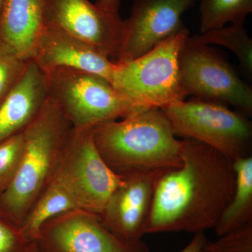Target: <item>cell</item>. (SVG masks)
Listing matches in <instances>:
<instances>
[{"mask_svg":"<svg viewBox=\"0 0 252 252\" xmlns=\"http://www.w3.org/2000/svg\"><path fill=\"white\" fill-rule=\"evenodd\" d=\"M161 109L175 135L207 144L233 161L251 156L252 124L243 113L195 97Z\"/></svg>","mask_w":252,"mask_h":252,"instance_id":"6","label":"cell"},{"mask_svg":"<svg viewBox=\"0 0 252 252\" xmlns=\"http://www.w3.org/2000/svg\"><path fill=\"white\" fill-rule=\"evenodd\" d=\"M180 80L188 95L231 105L252 115V89L229 63L198 36L187 38L181 49Z\"/></svg>","mask_w":252,"mask_h":252,"instance_id":"8","label":"cell"},{"mask_svg":"<svg viewBox=\"0 0 252 252\" xmlns=\"http://www.w3.org/2000/svg\"><path fill=\"white\" fill-rule=\"evenodd\" d=\"M189 36L185 26L140 57L115 63L112 85L140 109L185 100L189 95L181 82L179 58Z\"/></svg>","mask_w":252,"mask_h":252,"instance_id":"4","label":"cell"},{"mask_svg":"<svg viewBox=\"0 0 252 252\" xmlns=\"http://www.w3.org/2000/svg\"><path fill=\"white\" fill-rule=\"evenodd\" d=\"M207 241L204 232L195 233V236L190 243L180 252H203V249Z\"/></svg>","mask_w":252,"mask_h":252,"instance_id":"24","label":"cell"},{"mask_svg":"<svg viewBox=\"0 0 252 252\" xmlns=\"http://www.w3.org/2000/svg\"><path fill=\"white\" fill-rule=\"evenodd\" d=\"M54 178L72 192L80 210L99 216L124 176L112 170L101 157L93 127L72 126Z\"/></svg>","mask_w":252,"mask_h":252,"instance_id":"7","label":"cell"},{"mask_svg":"<svg viewBox=\"0 0 252 252\" xmlns=\"http://www.w3.org/2000/svg\"><path fill=\"white\" fill-rule=\"evenodd\" d=\"M44 0H4L0 14V39L23 59L32 60L38 41L45 29Z\"/></svg>","mask_w":252,"mask_h":252,"instance_id":"15","label":"cell"},{"mask_svg":"<svg viewBox=\"0 0 252 252\" xmlns=\"http://www.w3.org/2000/svg\"><path fill=\"white\" fill-rule=\"evenodd\" d=\"M3 1L4 0H0V14H1V8H2Z\"/></svg>","mask_w":252,"mask_h":252,"instance_id":"26","label":"cell"},{"mask_svg":"<svg viewBox=\"0 0 252 252\" xmlns=\"http://www.w3.org/2000/svg\"><path fill=\"white\" fill-rule=\"evenodd\" d=\"M23 131L0 142V193L14 180L22 160L25 147Z\"/></svg>","mask_w":252,"mask_h":252,"instance_id":"21","label":"cell"},{"mask_svg":"<svg viewBox=\"0 0 252 252\" xmlns=\"http://www.w3.org/2000/svg\"><path fill=\"white\" fill-rule=\"evenodd\" d=\"M72 125L49 98L23 130L25 147L14 180L0 193V218L21 230L23 220L59 165Z\"/></svg>","mask_w":252,"mask_h":252,"instance_id":"3","label":"cell"},{"mask_svg":"<svg viewBox=\"0 0 252 252\" xmlns=\"http://www.w3.org/2000/svg\"><path fill=\"white\" fill-rule=\"evenodd\" d=\"M161 109H144L121 121L93 127L96 147L114 172L165 171L182 165V140L176 138Z\"/></svg>","mask_w":252,"mask_h":252,"instance_id":"2","label":"cell"},{"mask_svg":"<svg viewBox=\"0 0 252 252\" xmlns=\"http://www.w3.org/2000/svg\"><path fill=\"white\" fill-rule=\"evenodd\" d=\"M46 28L63 32L94 46L113 62L122 50L126 36L124 20L89 0H44Z\"/></svg>","mask_w":252,"mask_h":252,"instance_id":"9","label":"cell"},{"mask_svg":"<svg viewBox=\"0 0 252 252\" xmlns=\"http://www.w3.org/2000/svg\"><path fill=\"white\" fill-rule=\"evenodd\" d=\"M47 99L44 73L29 61L21 79L0 103V142L24 130Z\"/></svg>","mask_w":252,"mask_h":252,"instance_id":"14","label":"cell"},{"mask_svg":"<svg viewBox=\"0 0 252 252\" xmlns=\"http://www.w3.org/2000/svg\"><path fill=\"white\" fill-rule=\"evenodd\" d=\"M197 0H134L124 20L126 36L114 63L137 59L185 27L182 16Z\"/></svg>","mask_w":252,"mask_h":252,"instance_id":"11","label":"cell"},{"mask_svg":"<svg viewBox=\"0 0 252 252\" xmlns=\"http://www.w3.org/2000/svg\"><path fill=\"white\" fill-rule=\"evenodd\" d=\"M206 44H219L234 53L245 76L252 79V39L244 23H231L229 26L211 30L197 35Z\"/></svg>","mask_w":252,"mask_h":252,"instance_id":"18","label":"cell"},{"mask_svg":"<svg viewBox=\"0 0 252 252\" xmlns=\"http://www.w3.org/2000/svg\"><path fill=\"white\" fill-rule=\"evenodd\" d=\"M43 72L48 98L73 127H94L144 110L97 74L66 67Z\"/></svg>","mask_w":252,"mask_h":252,"instance_id":"5","label":"cell"},{"mask_svg":"<svg viewBox=\"0 0 252 252\" xmlns=\"http://www.w3.org/2000/svg\"><path fill=\"white\" fill-rule=\"evenodd\" d=\"M36 244L0 218V252H33Z\"/></svg>","mask_w":252,"mask_h":252,"instance_id":"23","label":"cell"},{"mask_svg":"<svg viewBox=\"0 0 252 252\" xmlns=\"http://www.w3.org/2000/svg\"><path fill=\"white\" fill-rule=\"evenodd\" d=\"M162 172V171H161ZM160 171H134L113 192L98 217L102 224L127 242L142 240Z\"/></svg>","mask_w":252,"mask_h":252,"instance_id":"12","label":"cell"},{"mask_svg":"<svg viewBox=\"0 0 252 252\" xmlns=\"http://www.w3.org/2000/svg\"><path fill=\"white\" fill-rule=\"evenodd\" d=\"M34 243L38 252H149L142 240L125 241L107 229L98 216L80 209L48 220Z\"/></svg>","mask_w":252,"mask_h":252,"instance_id":"10","label":"cell"},{"mask_svg":"<svg viewBox=\"0 0 252 252\" xmlns=\"http://www.w3.org/2000/svg\"><path fill=\"white\" fill-rule=\"evenodd\" d=\"M233 168L234 192L214 228L218 237L252 222V156L234 160Z\"/></svg>","mask_w":252,"mask_h":252,"instance_id":"16","label":"cell"},{"mask_svg":"<svg viewBox=\"0 0 252 252\" xmlns=\"http://www.w3.org/2000/svg\"><path fill=\"white\" fill-rule=\"evenodd\" d=\"M182 165L159 174L146 234L215 228L233 196V161L193 139L182 140Z\"/></svg>","mask_w":252,"mask_h":252,"instance_id":"1","label":"cell"},{"mask_svg":"<svg viewBox=\"0 0 252 252\" xmlns=\"http://www.w3.org/2000/svg\"><path fill=\"white\" fill-rule=\"evenodd\" d=\"M33 252H38L37 249H36V247L35 250H34V251H33Z\"/></svg>","mask_w":252,"mask_h":252,"instance_id":"27","label":"cell"},{"mask_svg":"<svg viewBox=\"0 0 252 252\" xmlns=\"http://www.w3.org/2000/svg\"><path fill=\"white\" fill-rule=\"evenodd\" d=\"M122 0H97L95 4L111 12L119 13Z\"/></svg>","mask_w":252,"mask_h":252,"instance_id":"25","label":"cell"},{"mask_svg":"<svg viewBox=\"0 0 252 252\" xmlns=\"http://www.w3.org/2000/svg\"><path fill=\"white\" fill-rule=\"evenodd\" d=\"M28 61L0 39V103L22 77Z\"/></svg>","mask_w":252,"mask_h":252,"instance_id":"20","label":"cell"},{"mask_svg":"<svg viewBox=\"0 0 252 252\" xmlns=\"http://www.w3.org/2000/svg\"><path fill=\"white\" fill-rule=\"evenodd\" d=\"M78 209L80 208L72 192L53 178L25 217L21 231L32 241L35 242L41 225L48 220Z\"/></svg>","mask_w":252,"mask_h":252,"instance_id":"17","label":"cell"},{"mask_svg":"<svg viewBox=\"0 0 252 252\" xmlns=\"http://www.w3.org/2000/svg\"><path fill=\"white\" fill-rule=\"evenodd\" d=\"M203 252H252V222L207 241Z\"/></svg>","mask_w":252,"mask_h":252,"instance_id":"22","label":"cell"},{"mask_svg":"<svg viewBox=\"0 0 252 252\" xmlns=\"http://www.w3.org/2000/svg\"><path fill=\"white\" fill-rule=\"evenodd\" d=\"M252 11V0H200L201 33L226 26L245 23Z\"/></svg>","mask_w":252,"mask_h":252,"instance_id":"19","label":"cell"},{"mask_svg":"<svg viewBox=\"0 0 252 252\" xmlns=\"http://www.w3.org/2000/svg\"><path fill=\"white\" fill-rule=\"evenodd\" d=\"M32 61L43 71L66 67L94 73L112 83L115 63L94 46L56 30L43 31Z\"/></svg>","mask_w":252,"mask_h":252,"instance_id":"13","label":"cell"}]
</instances>
